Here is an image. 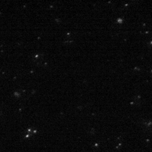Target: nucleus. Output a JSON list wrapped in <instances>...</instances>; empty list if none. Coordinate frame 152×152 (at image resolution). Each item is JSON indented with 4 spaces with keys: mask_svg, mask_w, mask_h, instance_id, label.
I'll return each mask as SVG.
<instances>
[{
    "mask_svg": "<svg viewBox=\"0 0 152 152\" xmlns=\"http://www.w3.org/2000/svg\"><path fill=\"white\" fill-rule=\"evenodd\" d=\"M151 47H152V42H151Z\"/></svg>",
    "mask_w": 152,
    "mask_h": 152,
    "instance_id": "f257e3e1",
    "label": "nucleus"
}]
</instances>
